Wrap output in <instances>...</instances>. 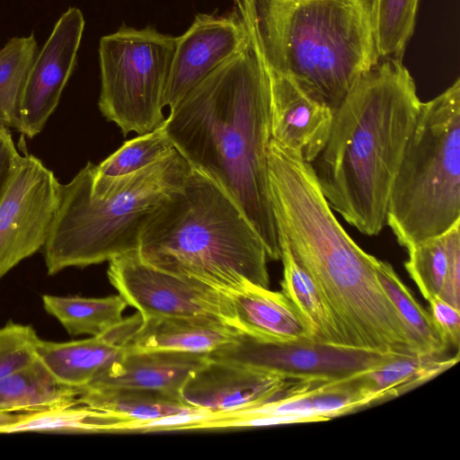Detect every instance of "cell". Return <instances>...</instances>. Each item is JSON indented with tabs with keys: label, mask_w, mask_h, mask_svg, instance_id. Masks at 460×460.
<instances>
[{
	"label": "cell",
	"mask_w": 460,
	"mask_h": 460,
	"mask_svg": "<svg viewBox=\"0 0 460 460\" xmlns=\"http://www.w3.org/2000/svg\"><path fill=\"white\" fill-rule=\"evenodd\" d=\"M164 124L189 166L237 204L268 258L280 260L268 171L270 84L251 40L170 109Z\"/></svg>",
	"instance_id": "cell-1"
},
{
	"label": "cell",
	"mask_w": 460,
	"mask_h": 460,
	"mask_svg": "<svg viewBox=\"0 0 460 460\" xmlns=\"http://www.w3.org/2000/svg\"><path fill=\"white\" fill-rule=\"evenodd\" d=\"M268 171L279 239L314 279L342 344L364 347L391 334L401 317L378 281L377 259L343 229L312 164L271 138Z\"/></svg>",
	"instance_id": "cell-2"
},
{
	"label": "cell",
	"mask_w": 460,
	"mask_h": 460,
	"mask_svg": "<svg viewBox=\"0 0 460 460\" xmlns=\"http://www.w3.org/2000/svg\"><path fill=\"white\" fill-rule=\"evenodd\" d=\"M401 59H381L334 111L329 139L312 163L332 209L368 236L386 225L391 190L420 107Z\"/></svg>",
	"instance_id": "cell-3"
},
{
	"label": "cell",
	"mask_w": 460,
	"mask_h": 460,
	"mask_svg": "<svg viewBox=\"0 0 460 460\" xmlns=\"http://www.w3.org/2000/svg\"><path fill=\"white\" fill-rule=\"evenodd\" d=\"M264 65L335 111L379 60L377 0H236Z\"/></svg>",
	"instance_id": "cell-4"
},
{
	"label": "cell",
	"mask_w": 460,
	"mask_h": 460,
	"mask_svg": "<svg viewBox=\"0 0 460 460\" xmlns=\"http://www.w3.org/2000/svg\"><path fill=\"white\" fill-rule=\"evenodd\" d=\"M137 252L156 269L224 293L270 288L259 234L220 187L190 167L182 185L148 217Z\"/></svg>",
	"instance_id": "cell-5"
},
{
	"label": "cell",
	"mask_w": 460,
	"mask_h": 460,
	"mask_svg": "<svg viewBox=\"0 0 460 460\" xmlns=\"http://www.w3.org/2000/svg\"><path fill=\"white\" fill-rule=\"evenodd\" d=\"M190 166L174 149L135 172L103 176L88 162L61 184L43 255L49 275L137 251L151 213L183 183Z\"/></svg>",
	"instance_id": "cell-6"
},
{
	"label": "cell",
	"mask_w": 460,
	"mask_h": 460,
	"mask_svg": "<svg viewBox=\"0 0 460 460\" xmlns=\"http://www.w3.org/2000/svg\"><path fill=\"white\" fill-rule=\"evenodd\" d=\"M460 221V79L421 102L395 176L386 225L406 250Z\"/></svg>",
	"instance_id": "cell-7"
},
{
	"label": "cell",
	"mask_w": 460,
	"mask_h": 460,
	"mask_svg": "<svg viewBox=\"0 0 460 460\" xmlns=\"http://www.w3.org/2000/svg\"><path fill=\"white\" fill-rule=\"evenodd\" d=\"M176 37L122 25L99 44V109L124 136L152 131L164 120V97Z\"/></svg>",
	"instance_id": "cell-8"
},
{
	"label": "cell",
	"mask_w": 460,
	"mask_h": 460,
	"mask_svg": "<svg viewBox=\"0 0 460 460\" xmlns=\"http://www.w3.org/2000/svg\"><path fill=\"white\" fill-rule=\"evenodd\" d=\"M60 186L40 159L19 154L0 197V279L45 246Z\"/></svg>",
	"instance_id": "cell-9"
},
{
	"label": "cell",
	"mask_w": 460,
	"mask_h": 460,
	"mask_svg": "<svg viewBox=\"0 0 460 460\" xmlns=\"http://www.w3.org/2000/svg\"><path fill=\"white\" fill-rule=\"evenodd\" d=\"M393 355L315 340L263 341L242 332L208 358L285 377L341 379L376 367Z\"/></svg>",
	"instance_id": "cell-10"
},
{
	"label": "cell",
	"mask_w": 460,
	"mask_h": 460,
	"mask_svg": "<svg viewBox=\"0 0 460 460\" xmlns=\"http://www.w3.org/2000/svg\"><path fill=\"white\" fill-rule=\"evenodd\" d=\"M107 275L127 304L144 317H209L234 327V308L226 293L156 269L144 262L137 251L111 260Z\"/></svg>",
	"instance_id": "cell-11"
},
{
	"label": "cell",
	"mask_w": 460,
	"mask_h": 460,
	"mask_svg": "<svg viewBox=\"0 0 460 460\" xmlns=\"http://www.w3.org/2000/svg\"><path fill=\"white\" fill-rule=\"evenodd\" d=\"M84 18L69 7L56 22L31 66L20 104L18 131L29 138L41 132L59 103L76 64Z\"/></svg>",
	"instance_id": "cell-12"
},
{
	"label": "cell",
	"mask_w": 460,
	"mask_h": 460,
	"mask_svg": "<svg viewBox=\"0 0 460 460\" xmlns=\"http://www.w3.org/2000/svg\"><path fill=\"white\" fill-rule=\"evenodd\" d=\"M250 41L237 15L199 13L190 28L176 37L164 97V107L173 108L221 64Z\"/></svg>",
	"instance_id": "cell-13"
},
{
	"label": "cell",
	"mask_w": 460,
	"mask_h": 460,
	"mask_svg": "<svg viewBox=\"0 0 460 460\" xmlns=\"http://www.w3.org/2000/svg\"><path fill=\"white\" fill-rule=\"evenodd\" d=\"M301 379L208 358L188 377L180 399L210 414H224L280 398Z\"/></svg>",
	"instance_id": "cell-14"
},
{
	"label": "cell",
	"mask_w": 460,
	"mask_h": 460,
	"mask_svg": "<svg viewBox=\"0 0 460 460\" xmlns=\"http://www.w3.org/2000/svg\"><path fill=\"white\" fill-rule=\"evenodd\" d=\"M265 67L270 93L271 138L296 150L312 164L329 139L334 111L285 75Z\"/></svg>",
	"instance_id": "cell-15"
},
{
	"label": "cell",
	"mask_w": 460,
	"mask_h": 460,
	"mask_svg": "<svg viewBox=\"0 0 460 460\" xmlns=\"http://www.w3.org/2000/svg\"><path fill=\"white\" fill-rule=\"evenodd\" d=\"M208 360V353L125 350L84 387H136L163 391L180 397V391L190 374Z\"/></svg>",
	"instance_id": "cell-16"
},
{
	"label": "cell",
	"mask_w": 460,
	"mask_h": 460,
	"mask_svg": "<svg viewBox=\"0 0 460 460\" xmlns=\"http://www.w3.org/2000/svg\"><path fill=\"white\" fill-rule=\"evenodd\" d=\"M226 294L234 308V326L243 333L270 342L314 340L309 321L282 292L252 285Z\"/></svg>",
	"instance_id": "cell-17"
},
{
	"label": "cell",
	"mask_w": 460,
	"mask_h": 460,
	"mask_svg": "<svg viewBox=\"0 0 460 460\" xmlns=\"http://www.w3.org/2000/svg\"><path fill=\"white\" fill-rule=\"evenodd\" d=\"M242 332L227 323L200 316H142L124 350L166 349L209 353Z\"/></svg>",
	"instance_id": "cell-18"
},
{
	"label": "cell",
	"mask_w": 460,
	"mask_h": 460,
	"mask_svg": "<svg viewBox=\"0 0 460 460\" xmlns=\"http://www.w3.org/2000/svg\"><path fill=\"white\" fill-rule=\"evenodd\" d=\"M404 267L429 301L439 296L460 309V221L407 249Z\"/></svg>",
	"instance_id": "cell-19"
},
{
	"label": "cell",
	"mask_w": 460,
	"mask_h": 460,
	"mask_svg": "<svg viewBox=\"0 0 460 460\" xmlns=\"http://www.w3.org/2000/svg\"><path fill=\"white\" fill-rule=\"evenodd\" d=\"M459 360V354L393 355L384 363L350 376L356 387L374 402L397 397L445 372Z\"/></svg>",
	"instance_id": "cell-20"
},
{
	"label": "cell",
	"mask_w": 460,
	"mask_h": 460,
	"mask_svg": "<svg viewBox=\"0 0 460 460\" xmlns=\"http://www.w3.org/2000/svg\"><path fill=\"white\" fill-rule=\"evenodd\" d=\"M125 350L98 336L55 342L40 340L37 358L61 385L81 388L117 360Z\"/></svg>",
	"instance_id": "cell-21"
},
{
	"label": "cell",
	"mask_w": 460,
	"mask_h": 460,
	"mask_svg": "<svg viewBox=\"0 0 460 460\" xmlns=\"http://www.w3.org/2000/svg\"><path fill=\"white\" fill-rule=\"evenodd\" d=\"M80 404L120 421H148L170 416L207 412L186 405L179 396L136 387L79 388Z\"/></svg>",
	"instance_id": "cell-22"
},
{
	"label": "cell",
	"mask_w": 460,
	"mask_h": 460,
	"mask_svg": "<svg viewBox=\"0 0 460 460\" xmlns=\"http://www.w3.org/2000/svg\"><path fill=\"white\" fill-rule=\"evenodd\" d=\"M78 388L59 384L42 362L0 379V411L38 412L80 404Z\"/></svg>",
	"instance_id": "cell-23"
},
{
	"label": "cell",
	"mask_w": 460,
	"mask_h": 460,
	"mask_svg": "<svg viewBox=\"0 0 460 460\" xmlns=\"http://www.w3.org/2000/svg\"><path fill=\"white\" fill-rule=\"evenodd\" d=\"M279 240L283 263L281 292L309 321L315 341L341 346L340 334L316 283L295 258L287 242Z\"/></svg>",
	"instance_id": "cell-24"
},
{
	"label": "cell",
	"mask_w": 460,
	"mask_h": 460,
	"mask_svg": "<svg viewBox=\"0 0 460 460\" xmlns=\"http://www.w3.org/2000/svg\"><path fill=\"white\" fill-rule=\"evenodd\" d=\"M45 311L73 336H99L119 322L128 305L120 295L105 297L44 295Z\"/></svg>",
	"instance_id": "cell-25"
},
{
	"label": "cell",
	"mask_w": 460,
	"mask_h": 460,
	"mask_svg": "<svg viewBox=\"0 0 460 460\" xmlns=\"http://www.w3.org/2000/svg\"><path fill=\"white\" fill-rule=\"evenodd\" d=\"M37 52L33 34L11 38L0 49V127L18 129L22 92Z\"/></svg>",
	"instance_id": "cell-26"
},
{
	"label": "cell",
	"mask_w": 460,
	"mask_h": 460,
	"mask_svg": "<svg viewBox=\"0 0 460 460\" xmlns=\"http://www.w3.org/2000/svg\"><path fill=\"white\" fill-rule=\"evenodd\" d=\"M376 273L384 291L416 336L422 354L443 355L449 344L436 326L429 312L415 299L393 266L377 260Z\"/></svg>",
	"instance_id": "cell-27"
},
{
	"label": "cell",
	"mask_w": 460,
	"mask_h": 460,
	"mask_svg": "<svg viewBox=\"0 0 460 460\" xmlns=\"http://www.w3.org/2000/svg\"><path fill=\"white\" fill-rule=\"evenodd\" d=\"M115 421L119 420L105 412L78 404L38 412H25L22 420L1 429L0 433L106 432L108 425Z\"/></svg>",
	"instance_id": "cell-28"
},
{
	"label": "cell",
	"mask_w": 460,
	"mask_h": 460,
	"mask_svg": "<svg viewBox=\"0 0 460 460\" xmlns=\"http://www.w3.org/2000/svg\"><path fill=\"white\" fill-rule=\"evenodd\" d=\"M420 0H377L376 42L380 60L401 59L416 25Z\"/></svg>",
	"instance_id": "cell-29"
},
{
	"label": "cell",
	"mask_w": 460,
	"mask_h": 460,
	"mask_svg": "<svg viewBox=\"0 0 460 460\" xmlns=\"http://www.w3.org/2000/svg\"><path fill=\"white\" fill-rule=\"evenodd\" d=\"M174 149L163 121L152 131L126 141L96 165V172L103 176H121L135 172L164 158Z\"/></svg>",
	"instance_id": "cell-30"
},
{
	"label": "cell",
	"mask_w": 460,
	"mask_h": 460,
	"mask_svg": "<svg viewBox=\"0 0 460 460\" xmlns=\"http://www.w3.org/2000/svg\"><path fill=\"white\" fill-rule=\"evenodd\" d=\"M40 338L31 325L9 322L0 328V379L37 359Z\"/></svg>",
	"instance_id": "cell-31"
},
{
	"label": "cell",
	"mask_w": 460,
	"mask_h": 460,
	"mask_svg": "<svg viewBox=\"0 0 460 460\" xmlns=\"http://www.w3.org/2000/svg\"><path fill=\"white\" fill-rule=\"evenodd\" d=\"M430 315L449 345L459 347L460 309L453 306L439 296L429 300Z\"/></svg>",
	"instance_id": "cell-32"
},
{
	"label": "cell",
	"mask_w": 460,
	"mask_h": 460,
	"mask_svg": "<svg viewBox=\"0 0 460 460\" xmlns=\"http://www.w3.org/2000/svg\"><path fill=\"white\" fill-rule=\"evenodd\" d=\"M18 155L19 153L9 128L0 127V197Z\"/></svg>",
	"instance_id": "cell-33"
},
{
	"label": "cell",
	"mask_w": 460,
	"mask_h": 460,
	"mask_svg": "<svg viewBox=\"0 0 460 460\" xmlns=\"http://www.w3.org/2000/svg\"><path fill=\"white\" fill-rule=\"evenodd\" d=\"M23 413H12L6 411H0V429L11 425L16 424L24 418Z\"/></svg>",
	"instance_id": "cell-34"
}]
</instances>
